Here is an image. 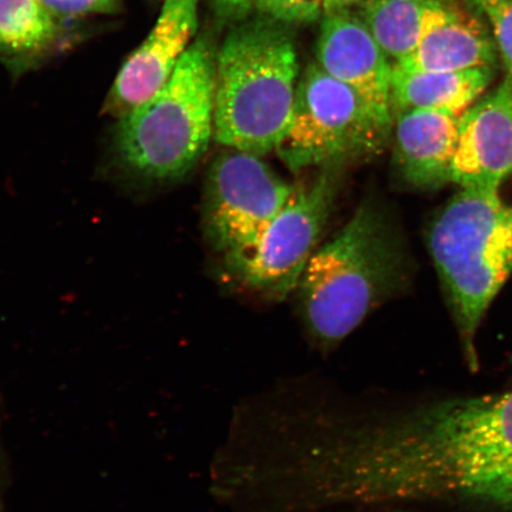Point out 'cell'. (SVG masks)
Segmentation results:
<instances>
[{"instance_id": "obj_6", "label": "cell", "mask_w": 512, "mask_h": 512, "mask_svg": "<svg viewBox=\"0 0 512 512\" xmlns=\"http://www.w3.org/2000/svg\"><path fill=\"white\" fill-rule=\"evenodd\" d=\"M390 133L354 89L316 63L298 83L290 126L275 151L292 171L331 170L377 155Z\"/></svg>"}, {"instance_id": "obj_19", "label": "cell", "mask_w": 512, "mask_h": 512, "mask_svg": "<svg viewBox=\"0 0 512 512\" xmlns=\"http://www.w3.org/2000/svg\"><path fill=\"white\" fill-rule=\"evenodd\" d=\"M40 2L59 22L66 19L114 14L120 8V0H40Z\"/></svg>"}, {"instance_id": "obj_23", "label": "cell", "mask_w": 512, "mask_h": 512, "mask_svg": "<svg viewBox=\"0 0 512 512\" xmlns=\"http://www.w3.org/2000/svg\"><path fill=\"white\" fill-rule=\"evenodd\" d=\"M437 2H440V3H452V2H454V0H437Z\"/></svg>"}, {"instance_id": "obj_14", "label": "cell", "mask_w": 512, "mask_h": 512, "mask_svg": "<svg viewBox=\"0 0 512 512\" xmlns=\"http://www.w3.org/2000/svg\"><path fill=\"white\" fill-rule=\"evenodd\" d=\"M494 68L460 72H407L393 67L390 102L394 114L427 110L462 115L494 79Z\"/></svg>"}, {"instance_id": "obj_7", "label": "cell", "mask_w": 512, "mask_h": 512, "mask_svg": "<svg viewBox=\"0 0 512 512\" xmlns=\"http://www.w3.org/2000/svg\"><path fill=\"white\" fill-rule=\"evenodd\" d=\"M335 195L332 172L296 187L290 201L252 245L224 255L230 279L243 290L273 302L298 290Z\"/></svg>"}, {"instance_id": "obj_1", "label": "cell", "mask_w": 512, "mask_h": 512, "mask_svg": "<svg viewBox=\"0 0 512 512\" xmlns=\"http://www.w3.org/2000/svg\"><path fill=\"white\" fill-rule=\"evenodd\" d=\"M312 508L443 502L512 511V390L324 427L299 453Z\"/></svg>"}, {"instance_id": "obj_18", "label": "cell", "mask_w": 512, "mask_h": 512, "mask_svg": "<svg viewBox=\"0 0 512 512\" xmlns=\"http://www.w3.org/2000/svg\"><path fill=\"white\" fill-rule=\"evenodd\" d=\"M265 14L284 23L315 21L323 11V0H254Z\"/></svg>"}, {"instance_id": "obj_17", "label": "cell", "mask_w": 512, "mask_h": 512, "mask_svg": "<svg viewBox=\"0 0 512 512\" xmlns=\"http://www.w3.org/2000/svg\"><path fill=\"white\" fill-rule=\"evenodd\" d=\"M491 25L498 57L504 66V82L512 89V0H473Z\"/></svg>"}, {"instance_id": "obj_15", "label": "cell", "mask_w": 512, "mask_h": 512, "mask_svg": "<svg viewBox=\"0 0 512 512\" xmlns=\"http://www.w3.org/2000/svg\"><path fill=\"white\" fill-rule=\"evenodd\" d=\"M439 4L437 0H366L361 19L396 64L419 47Z\"/></svg>"}, {"instance_id": "obj_22", "label": "cell", "mask_w": 512, "mask_h": 512, "mask_svg": "<svg viewBox=\"0 0 512 512\" xmlns=\"http://www.w3.org/2000/svg\"><path fill=\"white\" fill-rule=\"evenodd\" d=\"M6 485V467L2 452H0V495L3 494Z\"/></svg>"}, {"instance_id": "obj_20", "label": "cell", "mask_w": 512, "mask_h": 512, "mask_svg": "<svg viewBox=\"0 0 512 512\" xmlns=\"http://www.w3.org/2000/svg\"><path fill=\"white\" fill-rule=\"evenodd\" d=\"M214 2L226 15H242L248 10L252 0H214Z\"/></svg>"}, {"instance_id": "obj_5", "label": "cell", "mask_w": 512, "mask_h": 512, "mask_svg": "<svg viewBox=\"0 0 512 512\" xmlns=\"http://www.w3.org/2000/svg\"><path fill=\"white\" fill-rule=\"evenodd\" d=\"M216 62L208 43L197 40L171 79L152 99L114 128L120 168L150 183L184 177L206 153L214 136Z\"/></svg>"}, {"instance_id": "obj_16", "label": "cell", "mask_w": 512, "mask_h": 512, "mask_svg": "<svg viewBox=\"0 0 512 512\" xmlns=\"http://www.w3.org/2000/svg\"><path fill=\"white\" fill-rule=\"evenodd\" d=\"M60 35V25L40 0H0V57L30 59L46 53Z\"/></svg>"}, {"instance_id": "obj_12", "label": "cell", "mask_w": 512, "mask_h": 512, "mask_svg": "<svg viewBox=\"0 0 512 512\" xmlns=\"http://www.w3.org/2000/svg\"><path fill=\"white\" fill-rule=\"evenodd\" d=\"M459 118L427 110L394 114L393 163L403 181L421 190H438L452 182Z\"/></svg>"}, {"instance_id": "obj_9", "label": "cell", "mask_w": 512, "mask_h": 512, "mask_svg": "<svg viewBox=\"0 0 512 512\" xmlns=\"http://www.w3.org/2000/svg\"><path fill=\"white\" fill-rule=\"evenodd\" d=\"M200 0H164L162 11L138 49L119 70L104 113L126 117L155 96L171 79L198 28Z\"/></svg>"}, {"instance_id": "obj_4", "label": "cell", "mask_w": 512, "mask_h": 512, "mask_svg": "<svg viewBox=\"0 0 512 512\" xmlns=\"http://www.w3.org/2000/svg\"><path fill=\"white\" fill-rule=\"evenodd\" d=\"M427 242L465 362L476 371L479 325L512 274V206L496 191L462 189L431 223Z\"/></svg>"}, {"instance_id": "obj_8", "label": "cell", "mask_w": 512, "mask_h": 512, "mask_svg": "<svg viewBox=\"0 0 512 512\" xmlns=\"http://www.w3.org/2000/svg\"><path fill=\"white\" fill-rule=\"evenodd\" d=\"M230 150L211 165L203 209L207 238L224 255L252 245L296 190L260 156Z\"/></svg>"}, {"instance_id": "obj_2", "label": "cell", "mask_w": 512, "mask_h": 512, "mask_svg": "<svg viewBox=\"0 0 512 512\" xmlns=\"http://www.w3.org/2000/svg\"><path fill=\"white\" fill-rule=\"evenodd\" d=\"M401 256L387 217L371 203L316 249L298 286L313 348L330 354L398 290Z\"/></svg>"}, {"instance_id": "obj_21", "label": "cell", "mask_w": 512, "mask_h": 512, "mask_svg": "<svg viewBox=\"0 0 512 512\" xmlns=\"http://www.w3.org/2000/svg\"><path fill=\"white\" fill-rule=\"evenodd\" d=\"M363 0H323L324 14L332 12L349 11L351 6L360 4Z\"/></svg>"}, {"instance_id": "obj_10", "label": "cell", "mask_w": 512, "mask_h": 512, "mask_svg": "<svg viewBox=\"0 0 512 512\" xmlns=\"http://www.w3.org/2000/svg\"><path fill=\"white\" fill-rule=\"evenodd\" d=\"M317 60L325 72L354 89L376 120L392 132L394 117L390 80L393 63L361 17L349 11L325 14L320 28Z\"/></svg>"}, {"instance_id": "obj_11", "label": "cell", "mask_w": 512, "mask_h": 512, "mask_svg": "<svg viewBox=\"0 0 512 512\" xmlns=\"http://www.w3.org/2000/svg\"><path fill=\"white\" fill-rule=\"evenodd\" d=\"M512 174V89L505 83L459 118L452 182L498 192Z\"/></svg>"}, {"instance_id": "obj_13", "label": "cell", "mask_w": 512, "mask_h": 512, "mask_svg": "<svg viewBox=\"0 0 512 512\" xmlns=\"http://www.w3.org/2000/svg\"><path fill=\"white\" fill-rule=\"evenodd\" d=\"M497 57L494 35L480 18L451 3H440L419 47L393 67L407 72H460L495 68Z\"/></svg>"}, {"instance_id": "obj_3", "label": "cell", "mask_w": 512, "mask_h": 512, "mask_svg": "<svg viewBox=\"0 0 512 512\" xmlns=\"http://www.w3.org/2000/svg\"><path fill=\"white\" fill-rule=\"evenodd\" d=\"M299 64L292 38L273 24L230 32L216 60L214 138L265 156L290 126Z\"/></svg>"}]
</instances>
